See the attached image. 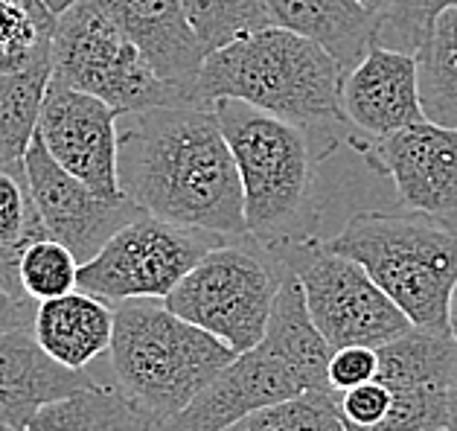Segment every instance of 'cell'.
Returning a JSON list of instances; mask_svg holds the SVG:
<instances>
[{"mask_svg": "<svg viewBox=\"0 0 457 431\" xmlns=\"http://www.w3.org/2000/svg\"><path fill=\"white\" fill-rule=\"evenodd\" d=\"M449 431H457V388L452 391V419H449Z\"/></svg>", "mask_w": 457, "mask_h": 431, "instance_id": "35", "label": "cell"}, {"mask_svg": "<svg viewBox=\"0 0 457 431\" xmlns=\"http://www.w3.org/2000/svg\"><path fill=\"white\" fill-rule=\"evenodd\" d=\"M452 391L445 388H396L390 408L376 431H434L449 428Z\"/></svg>", "mask_w": 457, "mask_h": 431, "instance_id": "29", "label": "cell"}, {"mask_svg": "<svg viewBox=\"0 0 457 431\" xmlns=\"http://www.w3.org/2000/svg\"><path fill=\"white\" fill-rule=\"evenodd\" d=\"M341 112L364 140L428 120L420 99V70L414 53L370 44L341 76Z\"/></svg>", "mask_w": 457, "mask_h": 431, "instance_id": "14", "label": "cell"}, {"mask_svg": "<svg viewBox=\"0 0 457 431\" xmlns=\"http://www.w3.org/2000/svg\"><path fill=\"white\" fill-rule=\"evenodd\" d=\"M228 236L163 222L140 213L111 236L96 257L79 265L76 289L103 297L111 306L152 297L163 301L204 253Z\"/></svg>", "mask_w": 457, "mask_h": 431, "instance_id": "10", "label": "cell"}, {"mask_svg": "<svg viewBox=\"0 0 457 431\" xmlns=\"http://www.w3.org/2000/svg\"><path fill=\"white\" fill-rule=\"evenodd\" d=\"M452 6H457V0H396L387 12L376 15L373 41L382 44V47L414 53L417 56L434 18Z\"/></svg>", "mask_w": 457, "mask_h": 431, "instance_id": "28", "label": "cell"}, {"mask_svg": "<svg viewBox=\"0 0 457 431\" xmlns=\"http://www.w3.org/2000/svg\"><path fill=\"white\" fill-rule=\"evenodd\" d=\"M87 385V373L55 361L32 329L0 333V431H24L47 402Z\"/></svg>", "mask_w": 457, "mask_h": 431, "instance_id": "16", "label": "cell"}, {"mask_svg": "<svg viewBox=\"0 0 457 431\" xmlns=\"http://www.w3.org/2000/svg\"><path fill=\"white\" fill-rule=\"evenodd\" d=\"M50 79L53 64L0 73V167L24 161L38 131V114Z\"/></svg>", "mask_w": 457, "mask_h": 431, "instance_id": "23", "label": "cell"}, {"mask_svg": "<svg viewBox=\"0 0 457 431\" xmlns=\"http://www.w3.org/2000/svg\"><path fill=\"white\" fill-rule=\"evenodd\" d=\"M221 431H347V426L338 408V391H306L256 408Z\"/></svg>", "mask_w": 457, "mask_h": 431, "instance_id": "26", "label": "cell"}, {"mask_svg": "<svg viewBox=\"0 0 457 431\" xmlns=\"http://www.w3.org/2000/svg\"><path fill=\"white\" fill-rule=\"evenodd\" d=\"M420 99L431 123L457 128V6L434 18L417 50Z\"/></svg>", "mask_w": 457, "mask_h": 431, "instance_id": "22", "label": "cell"}, {"mask_svg": "<svg viewBox=\"0 0 457 431\" xmlns=\"http://www.w3.org/2000/svg\"><path fill=\"white\" fill-rule=\"evenodd\" d=\"M21 289L27 292L29 301H50V297L68 294L76 289L79 280V260L73 257L68 245H62L59 239L41 236L24 251L21 257Z\"/></svg>", "mask_w": 457, "mask_h": 431, "instance_id": "27", "label": "cell"}, {"mask_svg": "<svg viewBox=\"0 0 457 431\" xmlns=\"http://www.w3.org/2000/svg\"><path fill=\"white\" fill-rule=\"evenodd\" d=\"M449 329H452V336L457 338V286H454L452 301H449Z\"/></svg>", "mask_w": 457, "mask_h": 431, "instance_id": "34", "label": "cell"}, {"mask_svg": "<svg viewBox=\"0 0 457 431\" xmlns=\"http://www.w3.org/2000/svg\"><path fill=\"white\" fill-rule=\"evenodd\" d=\"M71 4H73V0H47V6L53 9V12H55V15H59V12H62V9H68Z\"/></svg>", "mask_w": 457, "mask_h": 431, "instance_id": "36", "label": "cell"}, {"mask_svg": "<svg viewBox=\"0 0 457 431\" xmlns=\"http://www.w3.org/2000/svg\"><path fill=\"white\" fill-rule=\"evenodd\" d=\"M24 170L47 234L68 245L79 265L96 257L122 225L143 213L131 198H105L71 175L47 152L38 131L24 154Z\"/></svg>", "mask_w": 457, "mask_h": 431, "instance_id": "11", "label": "cell"}, {"mask_svg": "<svg viewBox=\"0 0 457 431\" xmlns=\"http://www.w3.org/2000/svg\"><path fill=\"white\" fill-rule=\"evenodd\" d=\"M271 251V248H269ZM286 262L245 245H213L163 297L178 318L207 329L233 352L256 347L269 329Z\"/></svg>", "mask_w": 457, "mask_h": 431, "instance_id": "8", "label": "cell"}, {"mask_svg": "<svg viewBox=\"0 0 457 431\" xmlns=\"http://www.w3.org/2000/svg\"><path fill=\"white\" fill-rule=\"evenodd\" d=\"M94 4L135 41V47L163 82L178 87L193 103H202L198 73L207 53L189 27L181 0H94Z\"/></svg>", "mask_w": 457, "mask_h": 431, "instance_id": "15", "label": "cell"}, {"mask_svg": "<svg viewBox=\"0 0 457 431\" xmlns=\"http://www.w3.org/2000/svg\"><path fill=\"white\" fill-rule=\"evenodd\" d=\"M378 373V352L376 347H361V344H353V347H341V350H332L329 356V385L332 391H350L355 385H364L376 379Z\"/></svg>", "mask_w": 457, "mask_h": 431, "instance_id": "31", "label": "cell"}, {"mask_svg": "<svg viewBox=\"0 0 457 431\" xmlns=\"http://www.w3.org/2000/svg\"><path fill=\"white\" fill-rule=\"evenodd\" d=\"M108 352L120 388L154 423L181 414L239 356L225 341L152 297L117 303Z\"/></svg>", "mask_w": 457, "mask_h": 431, "instance_id": "4", "label": "cell"}, {"mask_svg": "<svg viewBox=\"0 0 457 431\" xmlns=\"http://www.w3.org/2000/svg\"><path fill=\"white\" fill-rule=\"evenodd\" d=\"M117 178L122 195L163 222L219 236L248 234L239 170L213 105L120 114Z\"/></svg>", "mask_w": 457, "mask_h": 431, "instance_id": "1", "label": "cell"}, {"mask_svg": "<svg viewBox=\"0 0 457 431\" xmlns=\"http://www.w3.org/2000/svg\"><path fill=\"white\" fill-rule=\"evenodd\" d=\"M329 251L361 265L417 327H449V301L457 286V230L420 210L355 213Z\"/></svg>", "mask_w": 457, "mask_h": 431, "instance_id": "5", "label": "cell"}, {"mask_svg": "<svg viewBox=\"0 0 457 431\" xmlns=\"http://www.w3.org/2000/svg\"><path fill=\"white\" fill-rule=\"evenodd\" d=\"M53 32L47 0H0V73L53 64Z\"/></svg>", "mask_w": 457, "mask_h": 431, "instance_id": "24", "label": "cell"}, {"mask_svg": "<svg viewBox=\"0 0 457 431\" xmlns=\"http://www.w3.org/2000/svg\"><path fill=\"white\" fill-rule=\"evenodd\" d=\"M332 347L312 324L303 286L286 265L280 292L262 341L239 352L181 414L166 419V431H221L233 419L262 405L292 400L306 391H332Z\"/></svg>", "mask_w": 457, "mask_h": 431, "instance_id": "2", "label": "cell"}, {"mask_svg": "<svg viewBox=\"0 0 457 431\" xmlns=\"http://www.w3.org/2000/svg\"><path fill=\"white\" fill-rule=\"evenodd\" d=\"M32 303L36 301L15 297L0 283V333H9V329H32V320H36V306Z\"/></svg>", "mask_w": 457, "mask_h": 431, "instance_id": "32", "label": "cell"}, {"mask_svg": "<svg viewBox=\"0 0 457 431\" xmlns=\"http://www.w3.org/2000/svg\"><path fill=\"white\" fill-rule=\"evenodd\" d=\"M210 105L239 170L248 234L288 236L309 202L315 167L303 126L233 96H219Z\"/></svg>", "mask_w": 457, "mask_h": 431, "instance_id": "6", "label": "cell"}, {"mask_svg": "<svg viewBox=\"0 0 457 431\" xmlns=\"http://www.w3.org/2000/svg\"><path fill=\"white\" fill-rule=\"evenodd\" d=\"M341 62L318 41L283 27H265L207 53L198 99H245L297 126H347L341 112Z\"/></svg>", "mask_w": 457, "mask_h": 431, "instance_id": "3", "label": "cell"}, {"mask_svg": "<svg viewBox=\"0 0 457 431\" xmlns=\"http://www.w3.org/2000/svg\"><path fill=\"white\" fill-rule=\"evenodd\" d=\"M53 79L99 96L117 114L193 103L154 73L135 41L94 0H73L55 15Z\"/></svg>", "mask_w": 457, "mask_h": 431, "instance_id": "7", "label": "cell"}, {"mask_svg": "<svg viewBox=\"0 0 457 431\" xmlns=\"http://www.w3.org/2000/svg\"><path fill=\"white\" fill-rule=\"evenodd\" d=\"M32 336L55 361L85 370L94 359L105 356L114 341V309L91 292L73 289L36 306Z\"/></svg>", "mask_w": 457, "mask_h": 431, "instance_id": "17", "label": "cell"}, {"mask_svg": "<svg viewBox=\"0 0 457 431\" xmlns=\"http://www.w3.org/2000/svg\"><path fill=\"white\" fill-rule=\"evenodd\" d=\"M158 426L122 388L87 385L53 400L24 431H149Z\"/></svg>", "mask_w": 457, "mask_h": 431, "instance_id": "20", "label": "cell"}, {"mask_svg": "<svg viewBox=\"0 0 457 431\" xmlns=\"http://www.w3.org/2000/svg\"><path fill=\"white\" fill-rule=\"evenodd\" d=\"M41 236L50 234L41 222L36 198H32L24 161L4 163L0 167V283L15 297H27L18 278L21 257Z\"/></svg>", "mask_w": 457, "mask_h": 431, "instance_id": "21", "label": "cell"}, {"mask_svg": "<svg viewBox=\"0 0 457 431\" xmlns=\"http://www.w3.org/2000/svg\"><path fill=\"white\" fill-rule=\"evenodd\" d=\"M376 379L396 388H457V338L449 327H417L385 341Z\"/></svg>", "mask_w": 457, "mask_h": 431, "instance_id": "19", "label": "cell"}, {"mask_svg": "<svg viewBox=\"0 0 457 431\" xmlns=\"http://www.w3.org/2000/svg\"><path fill=\"white\" fill-rule=\"evenodd\" d=\"M434 431H449V428H434Z\"/></svg>", "mask_w": 457, "mask_h": 431, "instance_id": "37", "label": "cell"}, {"mask_svg": "<svg viewBox=\"0 0 457 431\" xmlns=\"http://www.w3.org/2000/svg\"><path fill=\"white\" fill-rule=\"evenodd\" d=\"M265 242L297 274L312 324L332 350L382 347L411 327L408 315L359 262L329 251L320 239L280 236Z\"/></svg>", "mask_w": 457, "mask_h": 431, "instance_id": "9", "label": "cell"}, {"mask_svg": "<svg viewBox=\"0 0 457 431\" xmlns=\"http://www.w3.org/2000/svg\"><path fill=\"white\" fill-rule=\"evenodd\" d=\"M359 4H361L370 15H382V12H387V9L396 4V0H359Z\"/></svg>", "mask_w": 457, "mask_h": 431, "instance_id": "33", "label": "cell"}, {"mask_svg": "<svg viewBox=\"0 0 457 431\" xmlns=\"http://www.w3.org/2000/svg\"><path fill=\"white\" fill-rule=\"evenodd\" d=\"M181 6L204 53L274 27L269 0H181Z\"/></svg>", "mask_w": 457, "mask_h": 431, "instance_id": "25", "label": "cell"}, {"mask_svg": "<svg viewBox=\"0 0 457 431\" xmlns=\"http://www.w3.org/2000/svg\"><path fill=\"white\" fill-rule=\"evenodd\" d=\"M277 27L318 41L347 70L373 44L376 15L359 0H269Z\"/></svg>", "mask_w": 457, "mask_h": 431, "instance_id": "18", "label": "cell"}, {"mask_svg": "<svg viewBox=\"0 0 457 431\" xmlns=\"http://www.w3.org/2000/svg\"><path fill=\"white\" fill-rule=\"evenodd\" d=\"M338 408L347 431H376L390 408V388L378 379L355 385L338 394Z\"/></svg>", "mask_w": 457, "mask_h": 431, "instance_id": "30", "label": "cell"}, {"mask_svg": "<svg viewBox=\"0 0 457 431\" xmlns=\"http://www.w3.org/2000/svg\"><path fill=\"white\" fill-rule=\"evenodd\" d=\"M373 167L394 181L408 210H420L457 230V128L431 120L387 137L355 143Z\"/></svg>", "mask_w": 457, "mask_h": 431, "instance_id": "12", "label": "cell"}, {"mask_svg": "<svg viewBox=\"0 0 457 431\" xmlns=\"http://www.w3.org/2000/svg\"><path fill=\"white\" fill-rule=\"evenodd\" d=\"M120 114L99 96L50 79L38 114V137L71 175L105 198H122L117 178Z\"/></svg>", "mask_w": 457, "mask_h": 431, "instance_id": "13", "label": "cell"}]
</instances>
